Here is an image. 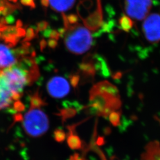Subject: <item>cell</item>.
Here are the masks:
<instances>
[{"label": "cell", "mask_w": 160, "mask_h": 160, "mask_svg": "<svg viewBox=\"0 0 160 160\" xmlns=\"http://www.w3.org/2000/svg\"><path fill=\"white\" fill-rule=\"evenodd\" d=\"M38 76L37 65L30 66L20 59L11 67L0 71V110L19 100L24 88Z\"/></svg>", "instance_id": "obj_1"}, {"label": "cell", "mask_w": 160, "mask_h": 160, "mask_svg": "<svg viewBox=\"0 0 160 160\" xmlns=\"http://www.w3.org/2000/svg\"><path fill=\"white\" fill-rule=\"evenodd\" d=\"M63 14L65 24V45L67 50L75 55H82L90 50L92 45V36L90 30L74 18L67 19Z\"/></svg>", "instance_id": "obj_2"}, {"label": "cell", "mask_w": 160, "mask_h": 160, "mask_svg": "<svg viewBox=\"0 0 160 160\" xmlns=\"http://www.w3.org/2000/svg\"><path fill=\"white\" fill-rule=\"evenodd\" d=\"M23 125L30 137H40L48 131L49 122L48 116L40 108L31 107L23 118Z\"/></svg>", "instance_id": "obj_3"}, {"label": "cell", "mask_w": 160, "mask_h": 160, "mask_svg": "<svg viewBox=\"0 0 160 160\" xmlns=\"http://www.w3.org/2000/svg\"><path fill=\"white\" fill-rule=\"evenodd\" d=\"M152 0H125L124 8L126 15L135 20H143L149 14Z\"/></svg>", "instance_id": "obj_4"}, {"label": "cell", "mask_w": 160, "mask_h": 160, "mask_svg": "<svg viewBox=\"0 0 160 160\" xmlns=\"http://www.w3.org/2000/svg\"><path fill=\"white\" fill-rule=\"evenodd\" d=\"M142 31L149 42L155 43L160 42V14L152 13L143 20Z\"/></svg>", "instance_id": "obj_5"}, {"label": "cell", "mask_w": 160, "mask_h": 160, "mask_svg": "<svg viewBox=\"0 0 160 160\" xmlns=\"http://www.w3.org/2000/svg\"><path fill=\"white\" fill-rule=\"evenodd\" d=\"M49 94L55 98H62L70 92V85L68 80L61 76H55L47 84Z\"/></svg>", "instance_id": "obj_6"}, {"label": "cell", "mask_w": 160, "mask_h": 160, "mask_svg": "<svg viewBox=\"0 0 160 160\" xmlns=\"http://www.w3.org/2000/svg\"><path fill=\"white\" fill-rule=\"evenodd\" d=\"M17 58L14 49H11L7 45L0 44V71L17 63Z\"/></svg>", "instance_id": "obj_7"}, {"label": "cell", "mask_w": 160, "mask_h": 160, "mask_svg": "<svg viewBox=\"0 0 160 160\" xmlns=\"http://www.w3.org/2000/svg\"><path fill=\"white\" fill-rule=\"evenodd\" d=\"M75 1L76 0H49V3L53 10L63 13L72 8Z\"/></svg>", "instance_id": "obj_8"}, {"label": "cell", "mask_w": 160, "mask_h": 160, "mask_svg": "<svg viewBox=\"0 0 160 160\" xmlns=\"http://www.w3.org/2000/svg\"><path fill=\"white\" fill-rule=\"evenodd\" d=\"M67 142L69 147L72 149H78L81 147V141L80 138L73 133L69 135L67 139Z\"/></svg>", "instance_id": "obj_9"}, {"label": "cell", "mask_w": 160, "mask_h": 160, "mask_svg": "<svg viewBox=\"0 0 160 160\" xmlns=\"http://www.w3.org/2000/svg\"><path fill=\"white\" fill-rule=\"evenodd\" d=\"M30 103H31V107L40 108V106H43V102L38 94H35L31 98Z\"/></svg>", "instance_id": "obj_10"}, {"label": "cell", "mask_w": 160, "mask_h": 160, "mask_svg": "<svg viewBox=\"0 0 160 160\" xmlns=\"http://www.w3.org/2000/svg\"><path fill=\"white\" fill-rule=\"evenodd\" d=\"M53 136H54V138L57 142H63V141L65 139L66 134L65 132H63L62 130L57 129L54 132Z\"/></svg>", "instance_id": "obj_11"}, {"label": "cell", "mask_w": 160, "mask_h": 160, "mask_svg": "<svg viewBox=\"0 0 160 160\" xmlns=\"http://www.w3.org/2000/svg\"><path fill=\"white\" fill-rule=\"evenodd\" d=\"M119 120H120L119 114L118 112H112L109 114V120L114 126H117L119 124Z\"/></svg>", "instance_id": "obj_12"}, {"label": "cell", "mask_w": 160, "mask_h": 160, "mask_svg": "<svg viewBox=\"0 0 160 160\" xmlns=\"http://www.w3.org/2000/svg\"><path fill=\"white\" fill-rule=\"evenodd\" d=\"M36 34L34 31V30L30 28H28L26 32V36L24 39L23 42H29L30 40L33 39L34 38L36 37Z\"/></svg>", "instance_id": "obj_13"}, {"label": "cell", "mask_w": 160, "mask_h": 160, "mask_svg": "<svg viewBox=\"0 0 160 160\" xmlns=\"http://www.w3.org/2000/svg\"><path fill=\"white\" fill-rule=\"evenodd\" d=\"M20 2L23 6L29 7L31 9L36 8V4L34 0H20Z\"/></svg>", "instance_id": "obj_14"}, {"label": "cell", "mask_w": 160, "mask_h": 160, "mask_svg": "<svg viewBox=\"0 0 160 160\" xmlns=\"http://www.w3.org/2000/svg\"><path fill=\"white\" fill-rule=\"evenodd\" d=\"M37 27L39 32H43L48 27V23L46 21H41L37 23Z\"/></svg>", "instance_id": "obj_15"}, {"label": "cell", "mask_w": 160, "mask_h": 160, "mask_svg": "<svg viewBox=\"0 0 160 160\" xmlns=\"http://www.w3.org/2000/svg\"><path fill=\"white\" fill-rule=\"evenodd\" d=\"M5 18H6L7 24L12 25V24L15 23L16 19H15L14 16H13L12 14H8V15L6 16H5Z\"/></svg>", "instance_id": "obj_16"}, {"label": "cell", "mask_w": 160, "mask_h": 160, "mask_svg": "<svg viewBox=\"0 0 160 160\" xmlns=\"http://www.w3.org/2000/svg\"><path fill=\"white\" fill-rule=\"evenodd\" d=\"M51 29H50L49 27H48L47 29H45V30L43 31L42 32V35L45 38H48L49 37H50V34L52 32Z\"/></svg>", "instance_id": "obj_17"}, {"label": "cell", "mask_w": 160, "mask_h": 160, "mask_svg": "<svg viewBox=\"0 0 160 160\" xmlns=\"http://www.w3.org/2000/svg\"><path fill=\"white\" fill-rule=\"evenodd\" d=\"M48 45L51 48H55L57 45V40H54L53 39H51L48 40Z\"/></svg>", "instance_id": "obj_18"}, {"label": "cell", "mask_w": 160, "mask_h": 160, "mask_svg": "<svg viewBox=\"0 0 160 160\" xmlns=\"http://www.w3.org/2000/svg\"><path fill=\"white\" fill-rule=\"evenodd\" d=\"M59 37V33H58L57 31L56 30H52L51 33L50 34V38L52 39H58Z\"/></svg>", "instance_id": "obj_19"}, {"label": "cell", "mask_w": 160, "mask_h": 160, "mask_svg": "<svg viewBox=\"0 0 160 160\" xmlns=\"http://www.w3.org/2000/svg\"><path fill=\"white\" fill-rule=\"evenodd\" d=\"M46 45H47V42L46 40L45 39H42V40H40V47L41 51H42L46 48Z\"/></svg>", "instance_id": "obj_20"}, {"label": "cell", "mask_w": 160, "mask_h": 160, "mask_svg": "<svg viewBox=\"0 0 160 160\" xmlns=\"http://www.w3.org/2000/svg\"><path fill=\"white\" fill-rule=\"evenodd\" d=\"M8 2H9L8 1V0H0V8L5 7Z\"/></svg>", "instance_id": "obj_21"}, {"label": "cell", "mask_w": 160, "mask_h": 160, "mask_svg": "<svg viewBox=\"0 0 160 160\" xmlns=\"http://www.w3.org/2000/svg\"><path fill=\"white\" fill-rule=\"evenodd\" d=\"M40 2L41 4L43 7H48L49 6V0H40Z\"/></svg>", "instance_id": "obj_22"}, {"label": "cell", "mask_w": 160, "mask_h": 160, "mask_svg": "<svg viewBox=\"0 0 160 160\" xmlns=\"http://www.w3.org/2000/svg\"><path fill=\"white\" fill-rule=\"evenodd\" d=\"M0 24L7 26V22H6L5 17H3L1 18V19H0Z\"/></svg>", "instance_id": "obj_23"}, {"label": "cell", "mask_w": 160, "mask_h": 160, "mask_svg": "<svg viewBox=\"0 0 160 160\" xmlns=\"http://www.w3.org/2000/svg\"><path fill=\"white\" fill-rule=\"evenodd\" d=\"M16 26L17 28H22L23 26V23L20 20H18L16 24Z\"/></svg>", "instance_id": "obj_24"}, {"label": "cell", "mask_w": 160, "mask_h": 160, "mask_svg": "<svg viewBox=\"0 0 160 160\" xmlns=\"http://www.w3.org/2000/svg\"><path fill=\"white\" fill-rule=\"evenodd\" d=\"M8 1H12V2H15V3H16L17 2V0H8Z\"/></svg>", "instance_id": "obj_25"}]
</instances>
